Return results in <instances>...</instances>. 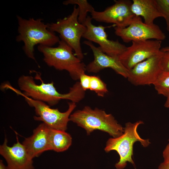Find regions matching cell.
Masks as SVG:
<instances>
[{
    "label": "cell",
    "instance_id": "cell-1",
    "mask_svg": "<svg viewBox=\"0 0 169 169\" xmlns=\"http://www.w3.org/2000/svg\"><path fill=\"white\" fill-rule=\"evenodd\" d=\"M18 34L16 37L17 42L24 43L23 49L29 58L36 61L34 47L37 44L52 47L60 41L54 32L48 29L41 18H31L26 19L17 16Z\"/></svg>",
    "mask_w": 169,
    "mask_h": 169
},
{
    "label": "cell",
    "instance_id": "cell-2",
    "mask_svg": "<svg viewBox=\"0 0 169 169\" xmlns=\"http://www.w3.org/2000/svg\"><path fill=\"white\" fill-rule=\"evenodd\" d=\"M38 76V79L41 82L39 84L35 83L31 76L23 75L19 77L18 84L23 92L22 93L23 95L33 100L47 103L49 106L57 104L62 99L69 100L75 103L80 101V93L76 88L70 87L68 93L61 94L57 90L53 82L45 83Z\"/></svg>",
    "mask_w": 169,
    "mask_h": 169
},
{
    "label": "cell",
    "instance_id": "cell-3",
    "mask_svg": "<svg viewBox=\"0 0 169 169\" xmlns=\"http://www.w3.org/2000/svg\"><path fill=\"white\" fill-rule=\"evenodd\" d=\"M69 120L84 129L87 135L94 131L100 130L108 133L113 138L118 137L124 132V128L111 114L96 108L85 106L71 114Z\"/></svg>",
    "mask_w": 169,
    "mask_h": 169
},
{
    "label": "cell",
    "instance_id": "cell-4",
    "mask_svg": "<svg viewBox=\"0 0 169 169\" xmlns=\"http://www.w3.org/2000/svg\"><path fill=\"white\" fill-rule=\"evenodd\" d=\"M56 47L39 45L38 51L43 55V59L49 67L57 70H65L74 80L79 79L85 73L86 66L73 54L72 49L62 40Z\"/></svg>",
    "mask_w": 169,
    "mask_h": 169
},
{
    "label": "cell",
    "instance_id": "cell-5",
    "mask_svg": "<svg viewBox=\"0 0 169 169\" xmlns=\"http://www.w3.org/2000/svg\"><path fill=\"white\" fill-rule=\"evenodd\" d=\"M143 122L141 120L134 123L128 122L125 124L123 134L116 138H109L107 141L104 148L106 152L115 151L120 156L119 161L115 166L117 169H123L129 162L135 165L132 159L133 155V146L136 141H139L144 147H146L150 143L148 139H144L141 137L137 132L139 125Z\"/></svg>",
    "mask_w": 169,
    "mask_h": 169
},
{
    "label": "cell",
    "instance_id": "cell-6",
    "mask_svg": "<svg viewBox=\"0 0 169 169\" xmlns=\"http://www.w3.org/2000/svg\"><path fill=\"white\" fill-rule=\"evenodd\" d=\"M79 8L75 5L71 13L67 17L59 19L56 23H47L48 29L59 34L64 41L74 51V54L80 60L84 58L80 45V39L86 30V27L78 20Z\"/></svg>",
    "mask_w": 169,
    "mask_h": 169
},
{
    "label": "cell",
    "instance_id": "cell-7",
    "mask_svg": "<svg viewBox=\"0 0 169 169\" xmlns=\"http://www.w3.org/2000/svg\"><path fill=\"white\" fill-rule=\"evenodd\" d=\"M10 89L23 96L28 104L34 108L37 115L34 117L35 120L42 121L52 129L64 131L67 129L69 117L76 107V103L69 102L68 109L62 112L58 109L51 108L44 102L33 100L24 95L20 91L12 86Z\"/></svg>",
    "mask_w": 169,
    "mask_h": 169
},
{
    "label": "cell",
    "instance_id": "cell-8",
    "mask_svg": "<svg viewBox=\"0 0 169 169\" xmlns=\"http://www.w3.org/2000/svg\"><path fill=\"white\" fill-rule=\"evenodd\" d=\"M114 29L115 35L125 43L151 39L162 41L166 38L165 34L158 25L146 24L140 17L136 16L127 27L124 28L115 27Z\"/></svg>",
    "mask_w": 169,
    "mask_h": 169
},
{
    "label": "cell",
    "instance_id": "cell-9",
    "mask_svg": "<svg viewBox=\"0 0 169 169\" xmlns=\"http://www.w3.org/2000/svg\"><path fill=\"white\" fill-rule=\"evenodd\" d=\"M161 42L156 40L133 41L131 45L127 47L118 59L129 71L138 64L159 53Z\"/></svg>",
    "mask_w": 169,
    "mask_h": 169
},
{
    "label": "cell",
    "instance_id": "cell-10",
    "mask_svg": "<svg viewBox=\"0 0 169 169\" xmlns=\"http://www.w3.org/2000/svg\"><path fill=\"white\" fill-rule=\"evenodd\" d=\"M114 2V4L103 11H93L91 13V18L97 22L113 23L117 28H125L135 16L131 9L132 1L118 0Z\"/></svg>",
    "mask_w": 169,
    "mask_h": 169
},
{
    "label": "cell",
    "instance_id": "cell-11",
    "mask_svg": "<svg viewBox=\"0 0 169 169\" xmlns=\"http://www.w3.org/2000/svg\"><path fill=\"white\" fill-rule=\"evenodd\" d=\"M92 19L91 17L88 16L83 24L87 29L82 37L98 44L100 50L106 54L118 58L125 50L127 47L118 40L114 41L109 39L105 29L109 27L94 25L92 23Z\"/></svg>",
    "mask_w": 169,
    "mask_h": 169
},
{
    "label": "cell",
    "instance_id": "cell-12",
    "mask_svg": "<svg viewBox=\"0 0 169 169\" xmlns=\"http://www.w3.org/2000/svg\"><path fill=\"white\" fill-rule=\"evenodd\" d=\"M163 53L161 51L135 66L129 71L128 81L137 86L153 85L162 71L161 62Z\"/></svg>",
    "mask_w": 169,
    "mask_h": 169
},
{
    "label": "cell",
    "instance_id": "cell-13",
    "mask_svg": "<svg viewBox=\"0 0 169 169\" xmlns=\"http://www.w3.org/2000/svg\"><path fill=\"white\" fill-rule=\"evenodd\" d=\"M15 133L17 142L12 146L8 145L6 138L0 146V154L7 162L8 169H34L33 158L23 145L19 142Z\"/></svg>",
    "mask_w": 169,
    "mask_h": 169
},
{
    "label": "cell",
    "instance_id": "cell-14",
    "mask_svg": "<svg viewBox=\"0 0 169 169\" xmlns=\"http://www.w3.org/2000/svg\"><path fill=\"white\" fill-rule=\"evenodd\" d=\"M84 43L90 47L94 55L93 60L86 66V70L88 72L97 73L105 68H110L116 73L127 78L129 71L123 65L118 58L106 54L90 41H84Z\"/></svg>",
    "mask_w": 169,
    "mask_h": 169
},
{
    "label": "cell",
    "instance_id": "cell-15",
    "mask_svg": "<svg viewBox=\"0 0 169 169\" xmlns=\"http://www.w3.org/2000/svg\"><path fill=\"white\" fill-rule=\"evenodd\" d=\"M50 129L43 122L34 130L32 136L25 138L23 141L22 144L33 158L38 157L45 151L51 150Z\"/></svg>",
    "mask_w": 169,
    "mask_h": 169
},
{
    "label": "cell",
    "instance_id": "cell-16",
    "mask_svg": "<svg viewBox=\"0 0 169 169\" xmlns=\"http://www.w3.org/2000/svg\"><path fill=\"white\" fill-rule=\"evenodd\" d=\"M131 9L135 16L142 17L147 24H153L156 19L162 17L155 0H133Z\"/></svg>",
    "mask_w": 169,
    "mask_h": 169
},
{
    "label": "cell",
    "instance_id": "cell-17",
    "mask_svg": "<svg viewBox=\"0 0 169 169\" xmlns=\"http://www.w3.org/2000/svg\"><path fill=\"white\" fill-rule=\"evenodd\" d=\"M49 133L51 150L63 152L67 150L71 145L72 138L65 131L50 128Z\"/></svg>",
    "mask_w": 169,
    "mask_h": 169
},
{
    "label": "cell",
    "instance_id": "cell-18",
    "mask_svg": "<svg viewBox=\"0 0 169 169\" xmlns=\"http://www.w3.org/2000/svg\"><path fill=\"white\" fill-rule=\"evenodd\" d=\"M64 5L77 4L79 8L78 20L79 23L83 24L86 20L88 13H90L95 10L93 6L86 0H67L63 3Z\"/></svg>",
    "mask_w": 169,
    "mask_h": 169
},
{
    "label": "cell",
    "instance_id": "cell-19",
    "mask_svg": "<svg viewBox=\"0 0 169 169\" xmlns=\"http://www.w3.org/2000/svg\"><path fill=\"white\" fill-rule=\"evenodd\" d=\"M158 94L169 97V72L162 71L153 84Z\"/></svg>",
    "mask_w": 169,
    "mask_h": 169
},
{
    "label": "cell",
    "instance_id": "cell-20",
    "mask_svg": "<svg viewBox=\"0 0 169 169\" xmlns=\"http://www.w3.org/2000/svg\"><path fill=\"white\" fill-rule=\"evenodd\" d=\"M90 90L93 91L99 96L104 97L108 90L106 84L98 76H91Z\"/></svg>",
    "mask_w": 169,
    "mask_h": 169
},
{
    "label": "cell",
    "instance_id": "cell-21",
    "mask_svg": "<svg viewBox=\"0 0 169 169\" xmlns=\"http://www.w3.org/2000/svg\"><path fill=\"white\" fill-rule=\"evenodd\" d=\"M159 12L165 20L166 28L169 32V0H155Z\"/></svg>",
    "mask_w": 169,
    "mask_h": 169
},
{
    "label": "cell",
    "instance_id": "cell-22",
    "mask_svg": "<svg viewBox=\"0 0 169 169\" xmlns=\"http://www.w3.org/2000/svg\"><path fill=\"white\" fill-rule=\"evenodd\" d=\"M163 156L164 161L160 164L158 169H169V143L163 151Z\"/></svg>",
    "mask_w": 169,
    "mask_h": 169
},
{
    "label": "cell",
    "instance_id": "cell-23",
    "mask_svg": "<svg viewBox=\"0 0 169 169\" xmlns=\"http://www.w3.org/2000/svg\"><path fill=\"white\" fill-rule=\"evenodd\" d=\"M80 83L83 89L85 91L90 90L91 80V76L84 73L82 74L79 78Z\"/></svg>",
    "mask_w": 169,
    "mask_h": 169
},
{
    "label": "cell",
    "instance_id": "cell-24",
    "mask_svg": "<svg viewBox=\"0 0 169 169\" xmlns=\"http://www.w3.org/2000/svg\"><path fill=\"white\" fill-rule=\"evenodd\" d=\"M163 52L161 62L162 70L163 71L169 72V51Z\"/></svg>",
    "mask_w": 169,
    "mask_h": 169
},
{
    "label": "cell",
    "instance_id": "cell-25",
    "mask_svg": "<svg viewBox=\"0 0 169 169\" xmlns=\"http://www.w3.org/2000/svg\"><path fill=\"white\" fill-rule=\"evenodd\" d=\"M0 169H8L7 166H6L3 163V161H0Z\"/></svg>",
    "mask_w": 169,
    "mask_h": 169
},
{
    "label": "cell",
    "instance_id": "cell-26",
    "mask_svg": "<svg viewBox=\"0 0 169 169\" xmlns=\"http://www.w3.org/2000/svg\"><path fill=\"white\" fill-rule=\"evenodd\" d=\"M165 107L169 108V97L166 98V100L164 104Z\"/></svg>",
    "mask_w": 169,
    "mask_h": 169
},
{
    "label": "cell",
    "instance_id": "cell-27",
    "mask_svg": "<svg viewBox=\"0 0 169 169\" xmlns=\"http://www.w3.org/2000/svg\"><path fill=\"white\" fill-rule=\"evenodd\" d=\"M161 51L163 52L169 51V46L164 47L161 49Z\"/></svg>",
    "mask_w": 169,
    "mask_h": 169
},
{
    "label": "cell",
    "instance_id": "cell-28",
    "mask_svg": "<svg viewBox=\"0 0 169 169\" xmlns=\"http://www.w3.org/2000/svg\"><path fill=\"white\" fill-rule=\"evenodd\" d=\"M168 141H169V139L168 140Z\"/></svg>",
    "mask_w": 169,
    "mask_h": 169
}]
</instances>
